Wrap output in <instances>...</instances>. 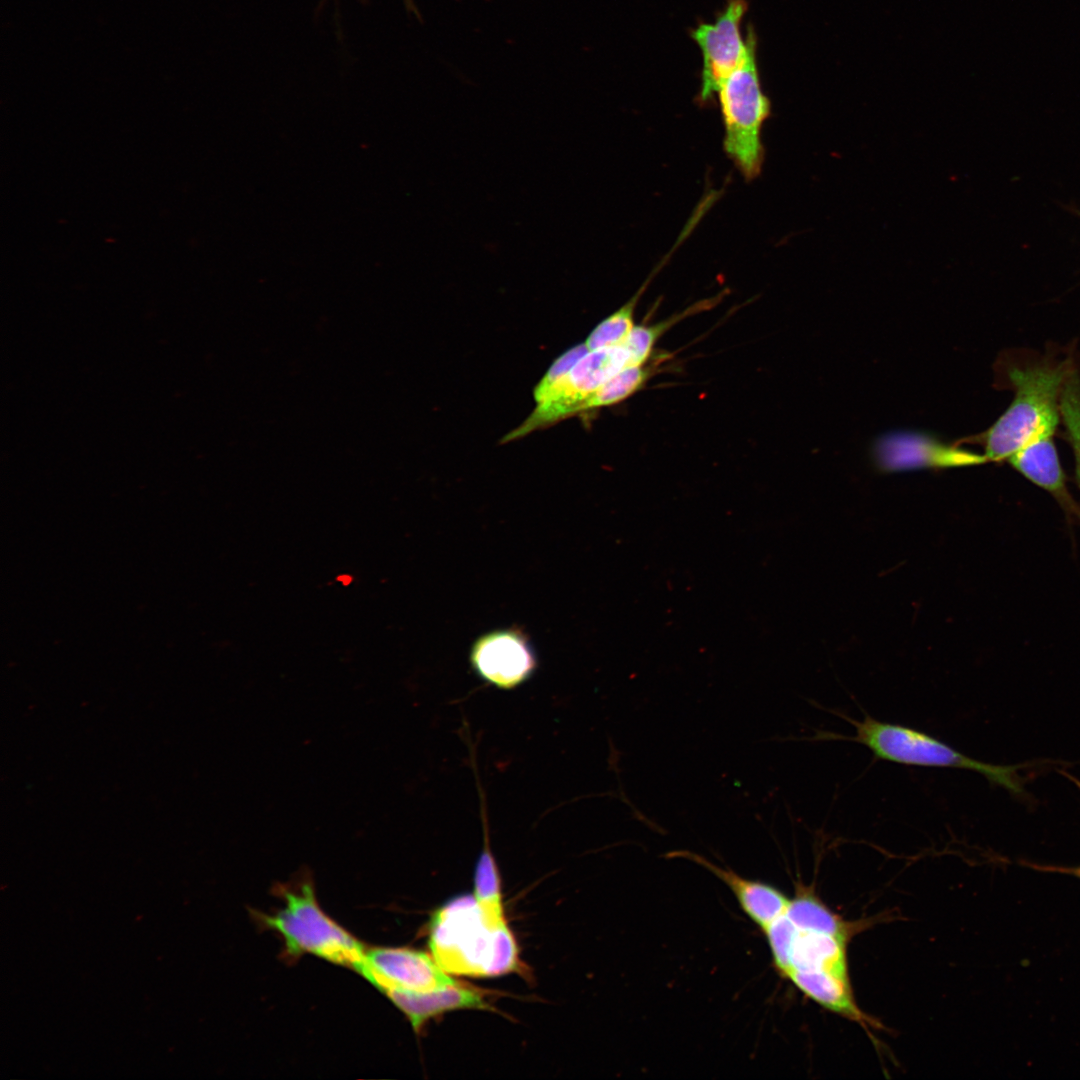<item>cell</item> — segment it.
<instances>
[{"label": "cell", "instance_id": "30bf717a", "mask_svg": "<svg viewBox=\"0 0 1080 1080\" xmlns=\"http://www.w3.org/2000/svg\"><path fill=\"white\" fill-rule=\"evenodd\" d=\"M470 663L484 681L503 690L526 682L537 668V659L527 637L512 628L496 630L477 639L471 648Z\"/></svg>", "mask_w": 1080, "mask_h": 1080}, {"label": "cell", "instance_id": "7402d4cb", "mask_svg": "<svg viewBox=\"0 0 1080 1080\" xmlns=\"http://www.w3.org/2000/svg\"><path fill=\"white\" fill-rule=\"evenodd\" d=\"M672 324L673 321L668 320L651 326L633 327L622 343L629 353L632 366H640L646 362L658 338Z\"/></svg>", "mask_w": 1080, "mask_h": 1080}, {"label": "cell", "instance_id": "3957f363", "mask_svg": "<svg viewBox=\"0 0 1080 1080\" xmlns=\"http://www.w3.org/2000/svg\"><path fill=\"white\" fill-rule=\"evenodd\" d=\"M747 53L720 84L717 94L724 124V149L746 179L759 175L764 150L761 131L771 104L761 85L757 65V38L747 29Z\"/></svg>", "mask_w": 1080, "mask_h": 1080}, {"label": "cell", "instance_id": "484cf974", "mask_svg": "<svg viewBox=\"0 0 1080 1080\" xmlns=\"http://www.w3.org/2000/svg\"><path fill=\"white\" fill-rule=\"evenodd\" d=\"M404 1H405V3H406V6H407V7H408V8H409V9H410L411 11H413L414 13H417V14H418V12H417V8L415 7V5H414V3H413V0H404Z\"/></svg>", "mask_w": 1080, "mask_h": 1080}, {"label": "cell", "instance_id": "7c38bea8", "mask_svg": "<svg viewBox=\"0 0 1080 1080\" xmlns=\"http://www.w3.org/2000/svg\"><path fill=\"white\" fill-rule=\"evenodd\" d=\"M385 994L407 1016L417 1032L429 1019L445 1012L490 1009L480 991L461 983L427 992L388 991Z\"/></svg>", "mask_w": 1080, "mask_h": 1080}, {"label": "cell", "instance_id": "603a6c76", "mask_svg": "<svg viewBox=\"0 0 1080 1080\" xmlns=\"http://www.w3.org/2000/svg\"><path fill=\"white\" fill-rule=\"evenodd\" d=\"M587 352L588 349L585 343H581L572 347L554 361L534 388L533 394L536 404H540L548 398L552 390L565 377L575 363Z\"/></svg>", "mask_w": 1080, "mask_h": 1080}, {"label": "cell", "instance_id": "8fae6325", "mask_svg": "<svg viewBox=\"0 0 1080 1080\" xmlns=\"http://www.w3.org/2000/svg\"><path fill=\"white\" fill-rule=\"evenodd\" d=\"M665 857L687 859L715 875L732 891L743 912L762 930L786 914L790 900L769 884L744 878L730 868L718 866L691 851H672Z\"/></svg>", "mask_w": 1080, "mask_h": 1080}, {"label": "cell", "instance_id": "5b68a950", "mask_svg": "<svg viewBox=\"0 0 1080 1080\" xmlns=\"http://www.w3.org/2000/svg\"><path fill=\"white\" fill-rule=\"evenodd\" d=\"M281 892L283 908L261 919L282 936L287 953H310L361 974L366 949L320 908L311 881H302L297 888H281Z\"/></svg>", "mask_w": 1080, "mask_h": 1080}, {"label": "cell", "instance_id": "8992f818", "mask_svg": "<svg viewBox=\"0 0 1080 1080\" xmlns=\"http://www.w3.org/2000/svg\"><path fill=\"white\" fill-rule=\"evenodd\" d=\"M627 366L632 365L623 344L588 351L552 390L548 398L537 404L526 420L509 432L502 442L516 440L580 412L583 404L606 381Z\"/></svg>", "mask_w": 1080, "mask_h": 1080}, {"label": "cell", "instance_id": "2e32d148", "mask_svg": "<svg viewBox=\"0 0 1080 1080\" xmlns=\"http://www.w3.org/2000/svg\"><path fill=\"white\" fill-rule=\"evenodd\" d=\"M482 813L484 841L474 871L473 897L485 921L492 927L506 925L501 893V878L491 851L488 826Z\"/></svg>", "mask_w": 1080, "mask_h": 1080}, {"label": "cell", "instance_id": "5bb4252c", "mask_svg": "<svg viewBox=\"0 0 1080 1080\" xmlns=\"http://www.w3.org/2000/svg\"><path fill=\"white\" fill-rule=\"evenodd\" d=\"M788 978L806 997L865 1027L873 1025L856 1004L849 979L825 971L794 970Z\"/></svg>", "mask_w": 1080, "mask_h": 1080}, {"label": "cell", "instance_id": "44dd1931", "mask_svg": "<svg viewBox=\"0 0 1080 1080\" xmlns=\"http://www.w3.org/2000/svg\"><path fill=\"white\" fill-rule=\"evenodd\" d=\"M763 931L769 944L775 968L783 977H786L790 969L791 953L798 929L784 914Z\"/></svg>", "mask_w": 1080, "mask_h": 1080}, {"label": "cell", "instance_id": "e0dca14e", "mask_svg": "<svg viewBox=\"0 0 1080 1080\" xmlns=\"http://www.w3.org/2000/svg\"><path fill=\"white\" fill-rule=\"evenodd\" d=\"M786 915L801 931L828 934L846 941L851 933L847 922L806 889H798L796 896L790 900Z\"/></svg>", "mask_w": 1080, "mask_h": 1080}, {"label": "cell", "instance_id": "d4e9b609", "mask_svg": "<svg viewBox=\"0 0 1080 1080\" xmlns=\"http://www.w3.org/2000/svg\"><path fill=\"white\" fill-rule=\"evenodd\" d=\"M338 580L342 581L343 585H348L351 582L352 578L349 575H341Z\"/></svg>", "mask_w": 1080, "mask_h": 1080}, {"label": "cell", "instance_id": "277c9868", "mask_svg": "<svg viewBox=\"0 0 1080 1080\" xmlns=\"http://www.w3.org/2000/svg\"><path fill=\"white\" fill-rule=\"evenodd\" d=\"M849 720L855 727V735L847 739L866 746L880 760L909 766L970 770L1012 793L1023 792L1017 773L1021 766L976 760L925 732L882 722L869 715L860 721Z\"/></svg>", "mask_w": 1080, "mask_h": 1080}, {"label": "cell", "instance_id": "ffe728a7", "mask_svg": "<svg viewBox=\"0 0 1080 1080\" xmlns=\"http://www.w3.org/2000/svg\"><path fill=\"white\" fill-rule=\"evenodd\" d=\"M640 292L616 312L599 323L589 334L588 351L621 345L634 327L633 314Z\"/></svg>", "mask_w": 1080, "mask_h": 1080}, {"label": "cell", "instance_id": "6da1fadb", "mask_svg": "<svg viewBox=\"0 0 1080 1080\" xmlns=\"http://www.w3.org/2000/svg\"><path fill=\"white\" fill-rule=\"evenodd\" d=\"M429 946L433 958L449 974L499 976L519 967L511 930L507 924L490 926L473 895L455 898L434 914Z\"/></svg>", "mask_w": 1080, "mask_h": 1080}, {"label": "cell", "instance_id": "9c48e42d", "mask_svg": "<svg viewBox=\"0 0 1080 1080\" xmlns=\"http://www.w3.org/2000/svg\"><path fill=\"white\" fill-rule=\"evenodd\" d=\"M872 454L876 466L883 472L961 467L988 461L984 454L943 443L924 433L907 431L882 435L874 443Z\"/></svg>", "mask_w": 1080, "mask_h": 1080}, {"label": "cell", "instance_id": "d6986e66", "mask_svg": "<svg viewBox=\"0 0 1080 1080\" xmlns=\"http://www.w3.org/2000/svg\"><path fill=\"white\" fill-rule=\"evenodd\" d=\"M1059 408L1075 455L1076 481L1080 489V375L1071 367L1062 385Z\"/></svg>", "mask_w": 1080, "mask_h": 1080}, {"label": "cell", "instance_id": "cb8c5ba5", "mask_svg": "<svg viewBox=\"0 0 1080 1080\" xmlns=\"http://www.w3.org/2000/svg\"><path fill=\"white\" fill-rule=\"evenodd\" d=\"M1049 870L1070 874L1080 878V866L1076 867H1047Z\"/></svg>", "mask_w": 1080, "mask_h": 1080}, {"label": "cell", "instance_id": "ba28073f", "mask_svg": "<svg viewBox=\"0 0 1080 1080\" xmlns=\"http://www.w3.org/2000/svg\"><path fill=\"white\" fill-rule=\"evenodd\" d=\"M361 975L380 991L427 992L458 985L432 955L410 948L366 950Z\"/></svg>", "mask_w": 1080, "mask_h": 1080}, {"label": "cell", "instance_id": "52a82bcc", "mask_svg": "<svg viewBox=\"0 0 1080 1080\" xmlns=\"http://www.w3.org/2000/svg\"><path fill=\"white\" fill-rule=\"evenodd\" d=\"M747 9L746 0H728L713 23H701L690 33L702 55L699 92L702 103L717 94L720 84L747 53V40L740 29Z\"/></svg>", "mask_w": 1080, "mask_h": 1080}, {"label": "cell", "instance_id": "4fadbf2b", "mask_svg": "<svg viewBox=\"0 0 1080 1080\" xmlns=\"http://www.w3.org/2000/svg\"><path fill=\"white\" fill-rule=\"evenodd\" d=\"M1052 436L1045 434L1034 438L1007 460L1027 479L1052 493L1064 504L1071 505Z\"/></svg>", "mask_w": 1080, "mask_h": 1080}, {"label": "cell", "instance_id": "7a4b0ae2", "mask_svg": "<svg viewBox=\"0 0 1080 1080\" xmlns=\"http://www.w3.org/2000/svg\"><path fill=\"white\" fill-rule=\"evenodd\" d=\"M1069 368L1067 362H1062L1008 370L1015 398L982 435L988 461L1007 460L1034 438L1054 434L1059 424L1060 393Z\"/></svg>", "mask_w": 1080, "mask_h": 1080}, {"label": "cell", "instance_id": "9a60e30c", "mask_svg": "<svg viewBox=\"0 0 1080 1080\" xmlns=\"http://www.w3.org/2000/svg\"><path fill=\"white\" fill-rule=\"evenodd\" d=\"M794 970L825 971L849 979L847 941L828 934L798 930L786 977Z\"/></svg>", "mask_w": 1080, "mask_h": 1080}, {"label": "cell", "instance_id": "ac0fdd59", "mask_svg": "<svg viewBox=\"0 0 1080 1080\" xmlns=\"http://www.w3.org/2000/svg\"><path fill=\"white\" fill-rule=\"evenodd\" d=\"M650 372L643 365L627 366L606 381L582 406L581 411L619 403L638 391Z\"/></svg>", "mask_w": 1080, "mask_h": 1080}]
</instances>
